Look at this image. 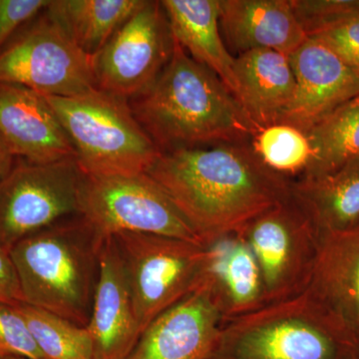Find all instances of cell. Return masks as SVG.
<instances>
[{
  "label": "cell",
  "mask_w": 359,
  "mask_h": 359,
  "mask_svg": "<svg viewBox=\"0 0 359 359\" xmlns=\"http://www.w3.org/2000/svg\"><path fill=\"white\" fill-rule=\"evenodd\" d=\"M94 359H127L140 339L128 278L112 236L104 238L88 325Z\"/></svg>",
  "instance_id": "cell-16"
},
{
  "label": "cell",
  "mask_w": 359,
  "mask_h": 359,
  "mask_svg": "<svg viewBox=\"0 0 359 359\" xmlns=\"http://www.w3.org/2000/svg\"><path fill=\"white\" fill-rule=\"evenodd\" d=\"M224 320L218 295L202 278L146 327L127 359H209Z\"/></svg>",
  "instance_id": "cell-12"
},
{
  "label": "cell",
  "mask_w": 359,
  "mask_h": 359,
  "mask_svg": "<svg viewBox=\"0 0 359 359\" xmlns=\"http://www.w3.org/2000/svg\"><path fill=\"white\" fill-rule=\"evenodd\" d=\"M289 57L295 94L280 123L306 133L358 95L359 72L320 39L309 37Z\"/></svg>",
  "instance_id": "cell-13"
},
{
  "label": "cell",
  "mask_w": 359,
  "mask_h": 359,
  "mask_svg": "<svg viewBox=\"0 0 359 359\" xmlns=\"http://www.w3.org/2000/svg\"><path fill=\"white\" fill-rule=\"evenodd\" d=\"M121 255L139 332L200 285L208 261L202 243L152 233L112 236Z\"/></svg>",
  "instance_id": "cell-6"
},
{
  "label": "cell",
  "mask_w": 359,
  "mask_h": 359,
  "mask_svg": "<svg viewBox=\"0 0 359 359\" xmlns=\"http://www.w3.org/2000/svg\"><path fill=\"white\" fill-rule=\"evenodd\" d=\"M14 158L15 157L7 147L6 142L0 137V181L13 169L15 164Z\"/></svg>",
  "instance_id": "cell-31"
},
{
  "label": "cell",
  "mask_w": 359,
  "mask_h": 359,
  "mask_svg": "<svg viewBox=\"0 0 359 359\" xmlns=\"http://www.w3.org/2000/svg\"><path fill=\"white\" fill-rule=\"evenodd\" d=\"M146 174L176 205L203 244L238 233L292 196V180L266 167L250 142L161 152Z\"/></svg>",
  "instance_id": "cell-1"
},
{
  "label": "cell",
  "mask_w": 359,
  "mask_h": 359,
  "mask_svg": "<svg viewBox=\"0 0 359 359\" xmlns=\"http://www.w3.org/2000/svg\"><path fill=\"white\" fill-rule=\"evenodd\" d=\"M295 18L308 37L359 14V0H290Z\"/></svg>",
  "instance_id": "cell-26"
},
{
  "label": "cell",
  "mask_w": 359,
  "mask_h": 359,
  "mask_svg": "<svg viewBox=\"0 0 359 359\" xmlns=\"http://www.w3.org/2000/svg\"><path fill=\"white\" fill-rule=\"evenodd\" d=\"M46 7L0 52V82L53 97L76 96L96 88L92 56L75 43Z\"/></svg>",
  "instance_id": "cell-8"
},
{
  "label": "cell",
  "mask_w": 359,
  "mask_h": 359,
  "mask_svg": "<svg viewBox=\"0 0 359 359\" xmlns=\"http://www.w3.org/2000/svg\"><path fill=\"white\" fill-rule=\"evenodd\" d=\"M346 359H358V358H346Z\"/></svg>",
  "instance_id": "cell-34"
},
{
  "label": "cell",
  "mask_w": 359,
  "mask_h": 359,
  "mask_svg": "<svg viewBox=\"0 0 359 359\" xmlns=\"http://www.w3.org/2000/svg\"><path fill=\"white\" fill-rule=\"evenodd\" d=\"M0 137L14 157L32 163L75 158L57 116L41 94L0 82Z\"/></svg>",
  "instance_id": "cell-15"
},
{
  "label": "cell",
  "mask_w": 359,
  "mask_h": 359,
  "mask_svg": "<svg viewBox=\"0 0 359 359\" xmlns=\"http://www.w3.org/2000/svg\"><path fill=\"white\" fill-rule=\"evenodd\" d=\"M173 43L161 1L145 0L92 56L97 88L128 101L142 95L164 70Z\"/></svg>",
  "instance_id": "cell-11"
},
{
  "label": "cell",
  "mask_w": 359,
  "mask_h": 359,
  "mask_svg": "<svg viewBox=\"0 0 359 359\" xmlns=\"http://www.w3.org/2000/svg\"><path fill=\"white\" fill-rule=\"evenodd\" d=\"M351 102L356 104V105H359V94L355 97V98L353 99V100H351Z\"/></svg>",
  "instance_id": "cell-32"
},
{
  "label": "cell",
  "mask_w": 359,
  "mask_h": 359,
  "mask_svg": "<svg viewBox=\"0 0 359 359\" xmlns=\"http://www.w3.org/2000/svg\"><path fill=\"white\" fill-rule=\"evenodd\" d=\"M219 28L238 55L257 49L290 55L309 39L290 0H221Z\"/></svg>",
  "instance_id": "cell-17"
},
{
  "label": "cell",
  "mask_w": 359,
  "mask_h": 359,
  "mask_svg": "<svg viewBox=\"0 0 359 359\" xmlns=\"http://www.w3.org/2000/svg\"><path fill=\"white\" fill-rule=\"evenodd\" d=\"M161 4L175 41L215 73L235 97L236 57L224 44L219 28L221 0H163Z\"/></svg>",
  "instance_id": "cell-19"
},
{
  "label": "cell",
  "mask_w": 359,
  "mask_h": 359,
  "mask_svg": "<svg viewBox=\"0 0 359 359\" xmlns=\"http://www.w3.org/2000/svg\"><path fill=\"white\" fill-rule=\"evenodd\" d=\"M306 290L359 359V224L320 236Z\"/></svg>",
  "instance_id": "cell-14"
},
{
  "label": "cell",
  "mask_w": 359,
  "mask_h": 359,
  "mask_svg": "<svg viewBox=\"0 0 359 359\" xmlns=\"http://www.w3.org/2000/svg\"><path fill=\"white\" fill-rule=\"evenodd\" d=\"M48 0H0V52L21 27L34 20Z\"/></svg>",
  "instance_id": "cell-28"
},
{
  "label": "cell",
  "mask_w": 359,
  "mask_h": 359,
  "mask_svg": "<svg viewBox=\"0 0 359 359\" xmlns=\"http://www.w3.org/2000/svg\"><path fill=\"white\" fill-rule=\"evenodd\" d=\"M44 97L65 129L83 174L146 173L160 155L127 99L97 87L76 96Z\"/></svg>",
  "instance_id": "cell-4"
},
{
  "label": "cell",
  "mask_w": 359,
  "mask_h": 359,
  "mask_svg": "<svg viewBox=\"0 0 359 359\" xmlns=\"http://www.w3.org/2000/svg\"><path fill=\"white\" fill-rule=\"evenodd\" d=\"M292 197L320 235L359 224V159L332 171L292 180Z\"/></svg>",
  "instance_id": "cell-21"
},
{
  "label": "cell",
  "mask_w": 359,
  "mask_h": 359,
  "mask_svg": "<svg viewBox=\"0 0 359 359\" xmlns=\"http://www.w3.org/2000/svg\"><path fill=\"white\" fill-rule=\"evenodd\" d=\"M313 158L301 176H316L359 159V105L335 110L306 132Z\"/></svg>",
  "instance_id": "cell-23"
},
{
  "label": "cell",
  "mask_w": 359,
  "mask_h": 359,
  "mask_svg": "<svg viewBox=\"0 0 359 359\" xmlns=\"http://www.w3.org/2000/svg\"><path fill=\"white\" fill-rule=\"evenodd\" d=\"M237 233L259 264L266 304L292 299L306 290L320 235L292 196L262 212Z\"/></svg>",
  "instance_id": "cell-10"
},
{
  "label": "cell",
  "mask_w": 359,
  "mask_h": 359,
  "mask_svg": "<svg viewBox=\"0 0 359 359\" xmlns=\"http://www.w3.org/2000/svg\"><path fill=\"white\" fill-rule=\"evenodd\" d=\"M79 215L104 238L119 233H139L202 243L176 205L146 173L83 174Z\"/></svg>",
  "instance_id": "cell-7"
},
{
  "label": "cell",
  "mask_w": 359,
  "mask_h": 359,
  "mask_svg": "<svg viewBox=\"0 0 359 359\" xmlns=\"http://www.w3.org/2000/svg\"><path fill=\"white\" fill-rule=\"evenodd\" d=\"M145 0H55L46 11L90 56L107 43Z\"/></svg>",
  "instance_id": "cell-22"
},
{
  "label": "cell",
  "mask_w": 359,
  "mask_h": 359,
  "mask_svg": "<svg viewBox=\"0 0 359 359\" xmlns=\"http://www.w3.org/2000/svg\"><path fill=\"white\" fill-rule=\"evenodd\" d=\"M204 245L208 261L202 278L211 283L218 295L224 320L264 306L263 278L244 238L230 233Z\"/></svg>",
  "instance_id": "cell-20"
},
{
  "label": "cell",
  "mask_w": 359,
  "mask_h": 359,
  "mask_svg": "<svg viewBox=\"0 0 359 359\" xmlns=\"http://www.w3.org/2000/svg\"><path fill=\"white\" fill-rule=\"evenodd\" d=\"M7 359H32V358H11ZM39 359H46V358H39Z\"/></svg>",
  "instance_id": "cell-33"
},
{
  "label": "cell",
  "mask_w": 359,
  "mask_h": 359,
  "mask_svg": "<svg viewBox=\"0 0 359 359\" xmlns=\"http://www.w3.org/2000/svg\"><path fill=\"white\" fill-rule=\"evenodd\" d=\"M44 358L15 306L0 302V359Z\"/></svg>",
  "instance_id": "cell-27"
},
{
  "label": "cell",
  "mask_w": 359,
  "mask_h": 359,
  "mask_svg": "<svg viewBox=\"0 0 359 359\" xmlns=\"http://www.w3.org/2000/svg\"><path fill=\"white\" fill-rule=\"evenodd\" d=\"M250 145L266 167L290 180L304 174L313 158L306 134L283 123L257 130Z\"/></svg>",
  "instance_id": "cell-25"
},
{
  "label": "cell",
  "mask_w": 359,
  "mask_h": 359,
  "mask_svg": "<svg viewBox=\"0 0 359 359\" xmlns=\"http://www.w3.org/2000/svg\"><path fill=\"white\" fill-rule=\"evenodd\" d=\"M236 100L255 129L280 123L294 98L295 77L289 55L257 49L236 57Z\"/></svg>",
  "instance_id": "cell-18"
},
{
  "label": "cell",
  "mask_w": 359,
  "mask_h": 359,
  "mask_svg": "<svg viewBox=\"0 0 359 359\" xmlns=\"http://www.w3.org/2000/svg\"><path fill=\"white\" fill-rule=\"evenodd\" d=\"M359 72V14L314 35Z\"/></svg>",
  "instance_id": "cell-29"
},
{
  "label": "cell",
  "mask_w": 359,
  "mask_h": 359,
  "mask_svg": "<svg viewBox=\"0 0 359 359\" xmlns=\"http://www.w3.org/2000/svg\"><path fill=\"white\" fill-rule=\"evenodd\" d=\"M0 302L16 306L23 302L22 294L8 250L0 245Z\"/></svg>",
  "instance_id": "cell-30"
},
{
  "label": "cell",
  "mask_w": 359,
  "mask_h": 359,
  "mask_svg": "<svg viewBox=\"0 0 359 359\" xmlns=\"http://www.w3.org/2000/svg\"><path fill=\"white\" fill-rule=\"evenodd\" d=\"M129 103L160 152L249 143L257 132L221 79L175 40L155 83Z\"/></svg>",
  "instance_id": "cell-2"
},
{
  "label": "cell",
  "mask_w": 359,
  "mask_h": 359,
  "mask_svg": "<svg viewBox=\"0 0 359 359\" xmlns=\"http://www.w3.org/2000/svg\"><path fill=\"white\" fill-rule=\"evenodd\" d=\"M15 308L25 318L30 334L46 359H94L87 327L21 302Z\"/></svg>",
  "instance_id": "cell-24"
},
{
  "label": "cell",
  "mask_w": 359,
  "mask_h": 359,
  "mask_svg": "<svg viewBox=\"0 0 359 359\" xmlns=\"http://www.w3.org/2000/svg\"><path fill=\"white\" fill-rule=\"evenodd\" d=\"M104 238L81 215L23 238L9 250L23 302L88 325Z\"/></svg>",
  "instance_id": "cell-3"
},
{
  "label": "cell",
  "mask_w": 359,
  "mask_h": 359,
  "mask_svg": "<svg viewBox=\"0 0 359 359\" xmlns=\"http://www.w3.org/2000/svg\"><path fill=\"white\" fill-rule=\"evenodd\" d=\"M354 358L308 290L224 321L209 359Z\"/></svg>",
  "instance_id": "cell-5"
},
{
  "label": "cell",
  "mask_w": 359,
  "mask_h": 359,
  "mask_svg": "<svg viewBox=\"0 0 359 359\" xmlns=\"http://www.w3.org/2000/svg\"><path fill=\"white\" fill-rule=\"evenodd\" d=\"M82 179L75 158L14 164L0 181V245L9 252L23 238L79 215Z\"/></svg>",
  "instance_id": "cell-9"
}]
</instances>
